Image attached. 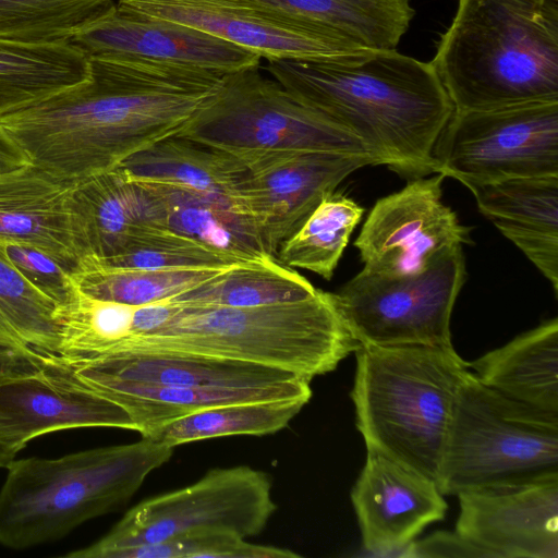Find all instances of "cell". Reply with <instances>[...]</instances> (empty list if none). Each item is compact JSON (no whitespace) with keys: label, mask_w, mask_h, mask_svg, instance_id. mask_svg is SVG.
<instances>
[{"label":"cell","mask_w":558,"mask_h":558,"mask_svg":"<svg viewBox=\"0 0 558 558\" xmlns=\"http://www.w3.org/2000/svg\"><path fill=\"white\" fill-rule=\"evenodd\" d=\"M226 75L135 58H89L85 80L0 114L28 161L80 181L179 134Z\"/></svg>","instance_id":"cell-1"},{"label":"cell","mask_w":558,"mask_h":558,"mask_svg":"<svg viewBox=\"0 0 558 558\" xmlns=\"http://www.w3.org/2000/svg\"><path fill=\"white\" fill-rule=\"evenodd\" d=\"M295 99L361 142L374 166L416 179L435 173L434 149L454 107L430 62L391 50L270 60Z\"/></svg>","instance_id":"cell-2"},{"label":"cell","mask_w":558,"mask_h":558,"mask_svg":"<svg viewBox=\"0 0 558 558\" xmlns=\"http://www.w3.org/2000/svg\"><path fill=\"white\" fill-rule=\"evenodd\" d=\"M430 64L457 111L558 101V0H458Z\"/></svg>","instance_id":"cell-3"},{"label":"cell","mask_w":558,"mask_h":558,"mask_svg":"<svg viewBox=\"0 0 558 558\" xmlns=\"http://www.w3.org/2000/svg\"><path fill=\"white\" fill-rule=\"evenodd\" d=\"M159 324L110 352L165 351L209 355L279 368L312 380L337 368L361 345L332 294L318 290L298 302L210 307L158 302Z\"/></svg>","instance_id":"cell-4"},{"label":"cell","mask_w":558,"mask_h":558,"mask_svg":"<svg viewBox=\"0 0 558 558\" xmlns=\"http://www.w3.org/2000/svg\"><path fill=\"white\" fill-rule=\"evenodd\" d=\"M351 399L366 450L437 482L461 384L470 371L454 348L363 345Z\"/></svg>","instance_id":"cell-5"},{"label":"cell","mask_w":558,"mask_h":558,"mask_svg":"<svg viewBox=\"0 0 558 558\" xmlns=\"http://www.w3.org/2000/svg\"><path fill=\"white\" fill-rule=\"evenodd\" d=\"M172 453L142 437L57 459L12 460L0 488V544L20 550L51 543L116 511Z\"/></svg>","instance_id":"cell-6"},{"label":"cell","mask_w":558,"mask_h":558,"mask_svg":"<svg viewBox=\"0 0 558 558\" xmlns=\"http://www.w3.org/2000/svg\"><path fill=\"white\" fill-rule=\"evenodd\" d=\"M549 480H558V413L504 397L469 371L440 462V493Z\"/></svg>","instance_id":"cell-7"},{"label":"cell","mask_w":558,"mask_h":558,"mask_svg":"<svg viewBox=\"0 0 558 558\" xmlns=\"http://www.w3.org/2000/svg\"><path fill=\"white\" fill-rule=\"evenodd\" d=\"M179 135L244 163L302 151L368 156L360 141L300 102L276 80L265 77L258 66L227 74L216 95Z\"/></svg>","instance_id":"cell-8"},{"label":"cell","mask_w":558,"mask_h":558,"mask_svg":"<svg viewBox=\"0 0 558 558\" xmlns=\"http://www.w3.org/2000/svg\"><path fill=\"white\" fill-rule=\"evenodd\" d=\"M276 509L265 472L247 465L213 469L186 487L143 500L99 541L64 556L113 558L122 549L202 531L246 538L259 534Z\"/></svg>","instance_id":"cell-9"},{"label":"cell","mask_w":558,"mask_h":558,"mask_svg":"<svg viewBox=\"0 0 558 558\" xmlns=\"http://www.w3.org/2000/svg\"><path fill=\"white\" fill-rule=\"evenodd\" d=\"M465 278L461 246L412 275L392 277L362 269L331 294L360 344L453 348L450 320Z\"/></svg>","instance_id":"cell-10"},{"label":"cell","mask_w":558,"mask_h":558,"mask_svg":"<svg viewBox=\"0 0 558 558\" xmlns=\"http://www.w3.org/2000/svg\"><path fill=\"white\" fill-rule=\"evenodd\" d=\"M435 173L464 186L558 177V101L454 110L434 149Z\"/></svg>","instance_id":"cell-11"},{"label":"cell","mask_w":558,"mask_h":558,"mask_svg":"<svg viewBox=\"0 0 558 558\" xmlns=\"http://www.w3.org/2000/svg\"><path fill=\"white\" fill-rule=\"evenodd\" d=\"M85 427L136 432L130 414L53 353L0 344V446L17 453L45 434Z\"/></svg>","instance_id":"cell-12"},{"label":"cell","mask_w":558,"mask_h":558,"mask_svg":"<svg viewBox=\"0 0 558 558\" xmlns=\"http://www.w3.org/2000/svg\"><path fill=\"white\" fill-rule=\"evenodd\" d=\"M117 3L150 17L196 28L267 61L368 50L331 29L258 0H117Z\"/></svg>","instance_id":"cell-13"},{"label":"cell","mask_w":558,"mask_h":558,"mask_svg":"<svg viewBox=\"0 0 558 558\" xmlns=\"http://www.w3.org/2000/svg\"><path fill=\"white\" fill-rule=\"evenodd\" d=\"M444 178L436 173L411 179L402 190L375 203L354 242L363 269L392 277L412 275L472 242L471 229L441 199Z\"/></svg>","instance_id":"cell-14"},{"label":"cell","mask_w":558,"mask_h":558,"mask_svg":"<svg viewBox=\"0 0 558 558\" xmlns=\"http://www.w3.org/2000/svg\"><path fill=\"white\" fill-rule=\"evenodd\" d=\"M373 165L365 155L302 151L245 162L236 199L257 225L270 251L295 232L307 216L352 172Z\"/></svg>","instance_id":"cell-15"},{"label":"cell","mask_w":558,"mask_h":558,"mask_svg":"<svg viewBox=\"0 0 558 558\" xmlns=\"http://www.w3.org/2000/svg\"><path fill=\"white\" fill-rule=\"evenodd\" d=\"M88 58H135L220 75L259 66L260 57L196 28L116 3L71 40Z\"/></svg>","instance_id":"cell-16"},{"label":"cell","mask_w":558,"mask_h":558,"mask_svg":"<svg viewBox=\"0 0 558 558\" xmlns=\"http://www.w3.org/2000/svg\"><path fill=\"white\" fill-rule=\"evenodd\" d=\"M456 532L488 558H558V480L461 492Z\"/></svg>","instance_id":"cell-17"},{"label":"cell","mask_w":558,"mask_h":558,"mask_svg":"<svg viewBox=\"0 0 558 558\" xmlns=\"http://www.w3.org/2000/svg\"><path fill=\"white\" fill-rule=\"evenodd\" d=\"M444 497L432 478L367 451L351 490L363 547L374 555L400 557L426 526L445 519Z\"/></svg>","instance_id":"cell-18"},{"label":"cell","mask_w":558,"mask_h":558,"mask_svg":"<svg viewBox=\"0 0 558 558\" xmlns=\"http://www.w3.org/2000/svg\"><path fill=\"white\" fill-rule=\"evenodd\" d=\"M74 185L31 162L0 172V241L38 251L71 270L80 258Z\"/></svg>","instance_id":"cell-19"},{"label":"cell","mask_w":558,"mask_h":558,"mask_svg":"<svg viewBox=\"0 0 558 558\" xmlns=\"http://www.w3.org/2000/svg\"><path fill=\"white\" fill-rule=\"evenodd\" d=\"M65 362L89 386H253L303 378L250 362L183 352L119 351Z\"/></svg>","instance_id":"cell-20"},{"label":"cell","mask_w":558,"mask_h":558,"mask_svg":"<svg viewBox=\"0 0 558 558\" xmlns=\"http://www.w3.org/2000/svg\"><path fill=\"white\" fill-rule=\"evenodd\" d=\"M140 184L147 192L151 227L195 240L244 263L276 258L257 225L236 198Z\"/></svg>","instance_id":"cell-21"},{"label":"cell","mask_w":558,"mask_h":558,"mask_svg":"<svg viewBox=\"0 0 558 558\" xmlns=\"http://www.w3.org/2000/svg\"><path fill=\"white\" fill-rule=\"evenodd\" d=\"M478 210L558 292V177L471 185Z\"/></svg>","instance_id":"cell-22"},{"label":"cell","mask_w":558,"mask_h":558,"mask_svg":"<svg viewBox=\"0 0 558 558\" xmlns=\"http://www.w3.org/2000/svg\"><path fill=\"white\" fill-rule=\"evenodd\" d=\"M73 213L80 258L113 256L151 227L145 187L120 167L76 181Z\"/></svg>","instance_id":"cell-23"},{"label":"cell","mask_w":558,"mask_h":558,"mask_svg":"<svg viewBox=\"0 0 558 558\" xmlns=\"http://www.w3.org/2000/svg\"><path fill=\"white\" fill-rule=\"evenodd\" d=\"M311 380L253 386H156L106 384L93 389L120 404L132 417L136 432L147 437L162 425L192 413L230 403L305 399L312 397Z\"/></svg>","instance_id":"cell-24"},{"label":"cell","mask_w":558,"mask_h":558,"mask_svg":"<svg viewBox=\"0 0 558 558\" xmlns=\"http://www.w3.org/2000/svg\"><path fill=\"white\" fill-rule=\"evenodd\" d=\"M468 364L484 386L504 397L558 413L557 317Z\"/></svg>","instance_id":"cell-25"},{"label":"cell","mask_w":558,"mask_h":558,"mask_svg":"<svg viewBox=\"0 0 558 558\" xmlns=\"http://www.w3.org/2000/svg\"><path fill=\"white\" fill-rule=\"evenodd\" d=\"M119 167L140 183L234 198L247 172L242 160L179 134L134 154Z\"/></svg>","instance_id":"cell-26"},{"label":"cell","mask_w":558,"mask_h":558,"mask_svg":"<svg viewBox=\"0 0 558 558\" xmlns=\"http://www.w3.org/2000/svg\"><path fill=\"white\" fill-rule=\"evenodd\" d=\"M89 58L72 43L23 45L0 40V114L86 78Z\"/></svg>","instance_id":"cell-27"},{"label":"cell","mask_w":558,"mask_h":558,"mask_svg":"<svg viewBox=\"0 0 558 558\" xmlns=\"http://www.w3.org/2000/svg\"><path fill=\"white\" fill-rule=\"evenodd\" d=\"M372 50L396 49L415 15L411 0H258Z\"/></svg>","instance_id":"cell-28"},{"label":"cell","mask_w":558,"mask_h":558,"mask_svg":"<svg viewBox=\"0 0 558 558\" xmlns=\"http://www.w3.org/2000/svg\"><path fill=\"white\" fill-rule=\"evenodd\" d=\"M317 291L298 271L269 258L230 267L169 300L195 306L256 307L298 302Z\"/></svg>","instance_id":"cell-29"},{"label":"cell","mask_w":558,"mask_h":558,"mask_svg":"<svg viewBox=\"0 0 558 558\" xmlns=\"http://www.w3.org/2000/svg\"><path fill=\"white\" fill-rule=\"evenodd\" d=\"M308 401L274 399L208 408L169 422L147 436L170 447L228 436H263L286 428Z\"/></svg>","instance_id":"cell-30"},{"label":"cell","mask_w":558,"mask_h":558,"mask_svg":"<svg viewBox=\"0 0 558 558\" xmlns=\"http://www.w3.org/2000/svg\"><path fill=\"white\" fill-rule=\"evenodd\" d=\"M363 214V207L348 195L336 191L326 195L280 244L276 259L330 280Z\"/></svg>","instance_id":"cell-31"},{"label":"cell","mask_w":558,"mask_h":558,"mask_svg":"<svg viewBox=\"0 0 558 558\" xmlns=\"http://www.w3.org/2000/svg\"><path fill=\"white\" fill-rule=\"evenodd\" d=\"M226 269L118 268L105 265L94 256H83L69 272L80 289L90 296L142 306L172 299Z\"/></svg>","instance_id":"cell-32"},{"label":"cell","mask_w":558,"mask_h":558,"mask_svg":"<svg viewBox=\"0 0 558 558\" xmlns=\"http://www.w3.org/2000/svg\"><path fill=\"white\" fill-rule=\"evenodd\" d=\"M58 305L13 265L0 241V344L28 345L58 354Z\"/></svg>","instance_id":"cell-33"},{"label":"cell","mask_w":558,"mask_h":558,"mask_svg":"<svg viewBox=\"0 0 558 558\" xmlns=\"http://www.w3.org/2000/svg\"><path fill=\"white\" fill-rule=\"evenodd\" d=\"M116 3L117 0H0V40L68 44Z\"/></svg>","instance_id":"cell-34"},{"label":"cell","mask_w":558,"mask_h":558,"mask_svg":"<svg viewBox=\"0 0 558 558\" xmlns=\"http://www.w3.org/2000/svg\"><path fill=\"white\" fill-rule=\"evenodd\" d=\"M97 259L111 267L133 269H226L245 264L195 240L156 227L141 229L119 253Z\"/></svg>","instance_id":"cell-35"},{"label":"cell","mask_w":558,"mask_h":558,"mask_svg":"<svg viewBox=\"0 0 558 558\" xmlns=\"http://www.w3.org/2000/svg\"><path fill=\"white\" fill-rule=\"evenodd\" d=\"M296 558L299 554L268 545L252 544L234 534L202 531L171 539L130 547L113 558Z\"/></svg>","instance_id":"cell-36"},{"label":"cell","mask_w":558,"mask_h":558,"mask_svg":"<svg viewBox=\"0 0 558 558\" xmlns=\"http://www.w3.org/2000/svg\"><path fill=\"white\" fill-rule=\"evenodd\" d=\"M4 245L10 260L32 283L51 295L59 304L64 301L69 269L27 246L8 243Z\"/></svg>","instance_id":"cell-37"},{"label":"cell","mask_w":558,"mask_h":558,"mask_svg":"<svg viewBox=\"0 0 558 558\" xmlns=\"http://www.w3.org/2000/svg\"><path fill=\"white\" fill-rule=\"evenodd\" d=\"M400 557H486L487 554L457 532H436L422 541H413Z\"/></svg>","instance_id":"cell-38"},{"label":"cell","mask_w":558,"mask_h":558,"mask_svg":"<svg viewBox=\"0 0 558 558\" xmlns=\"http://www.w3.org/2000/svg\"><path fill=\"white\" fill-rule=\"evenodd\" d=\"M29 162L0 129V172L21 167Z\"/></svg>","instance_id":"cell-39"},{"label":"cell","mask_w":558,"mask_h":558,"mask_svg":"<svg viewBox=\"0 0 558 558\" xmlns=\"http://www.w3.org/2000/svg\"><path fill=\"white\" fill-rule=\"evenodd\" d=\"M15 452L0 446V468H7L14 460Z\"/></svg>","instance_id":"cell-40"}]
</instances>
